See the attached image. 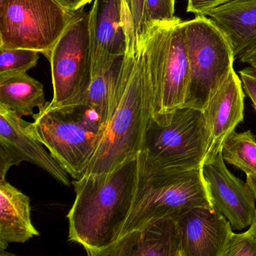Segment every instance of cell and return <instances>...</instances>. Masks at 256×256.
<instances>
[{
	"label": "cell",
	"mask_w": 256,
	"mask_h": 256,
	"mask_svg": "<svg viewBox=\"0 0 256 256\" xmlns=\"http://www.w3.org/2000/svg\"><path fill=\"white\" fill-rule=\"evenodd\" d=\"M152 120L145 33L135 48L125 54L111 114L84 176L111 172L136 158Z\"/></svg>",
	"instance_id": "obj_1"
},
{
	"label": "cell",
	"mask_w": 256,
	"mask_h": 256,
	"mask_svg": "<svg viewBox=\"0 0 256 256\" xmlns=\"http://www.w3.org/2000/svg\"><path fill=\"white\" fill-rule=\"evenodd\" d=\"M138 173V155L111 172L74 180L75 200L67 215L69 240L96 250L118 240L132 210Z\"/></svg>",
	"instance_id": "obj_2"
},
{
	"label": "cell",
	"mask_w": 256,
	"mask_h": 256,
	"mask_svg": "<svg viewBox=\"0 0 256 256\" xmlns=\"http://www.w3.org/2000/svg\"><path fill=\"white\" fill-rule=\"evenodd\" d=\"M198 207H212L201 168L158 170L148 165L139 153L135 198L121 236L159 220H175Z\"/></svg>",
	"instance_id": "obj_3"
},
{
	"label": "cell",
	"mask_w": 256,
	"mask_h": 256,
	"mask_svg": "<svg viewBox=\"0 0 256 256\" xmlns=\"http://www.w3.org/2000/svg\"><path fill=\"white\" fill-rule=\"evenodd\" d=\"M30 130L63 170L78 180L85 174L103 128L100 116L84 104L39 108Z\"/></svg>",
	"instance_id": "obj_4"
},
{
	"label": "cell",
	"mask_w": 256,
	"mask_h": 256,
	"mask_svg": "<svg viewBox=\"0 0 256 256\" xmlns=\"http://www.w3.org/2000/svg\"><path fill=\"white\" fill-rule=\"evenodd\" d=\"M153 120L161 126L183 108L187 96L189 67L183 21L153 24L146 32Z\"/></svg>",
	"instance_id": "obj_5"
},
{
	"label": "cell",
	"mask_w": 256,
	"mask_h": 256,
	"mask_svg": "<svg viewBox=\"0 0 256 256\" xmlns=\"http://www.w3.org/2000/svg\"><path fill=\"white\" fill-rule=\"evenodd\" d=\"M189 62L183 108L203 111L231 73L234 58L229 42L207 16L183 21Z\"/></svg>",
	"instance_id": "obj_6"
},
{
	"label": "cell",
	"mask_w": 256,
	"mask_h": 256,
	"mask_svg": "<svg viewBox=\"0 0 256 256\" xmlns=\"http://www.w3.org/2000/svg\"><path fill=\"white\" fill-rule=\"evenodd\" d=\"M208 146L202 111L183 108L173 114L171 121L165 126L152 120L140 153L153 168L189 171L201 168Z\"/></svg>",
	"instance_id": "obj_7"
},
{
	"label": "cell",
	"mask_w": 256,
	"mask_h": 256,
	"mask_svg": "<svg viewBox=\"0 0 256 256\" xmlns=\"http://www.w3.org/2000/svg\"><path fill=\"white\" fill-rule=\"evenodd\" d=\"M76 13L57 0H0V48L31 50L49 60Z\"/></svg>",
	"instance_id": "obj_8"
},
{
	"label": "cell",
	"mask_w": 256,
	"mask_h": 256,
	"mask_svg": "<svg viewBox=\"0 0 256 256\" xmlns=\"http://www.w3.org/2000/svg\"><path fill=\"white\" fill-rule=\"evenodd\" d=\"M54 106L74 104L92 80L89 12H77L53 48L49 58Z\"/></svg>",
	"instance_id": "obj_9"
},
{
	"label": "cell",
	"mask_w": 256,
	"mask_h": 256,
	"mask_svg": "<svg viewBox=\"0 0 256 256\" xmlns=\"http://www.w3.org/2000/svg\"><path fill=\"white\" fill-rule=\"evenodd\" d=\"M201 170L212 207L229 221L232 230L250 227L256 219L255 196L247 184L228 171L222 152L205 160Z\"/></svg>",
	"instance_id": "obj_10"
},
{
	"label": "cell",
	"mask_w": 256,
	"mask_h": 256,
	"mask_svg": "<svg viewBox=\"0 0 256 256\" xmlns=\"http://www.w3.org/2000/svg\"><path fill=\"white\" fill-rule=\"evenodd\" d=\"M181 256H222L233 231L213 207H198L175 220Z\"/></svg>",
	"instance_id": "obj_11"
},
{
	"label": "cell",
	"mask_w": 256,
	"mask_h": 256,
	"mask_svg": "<svg viewBox=\"0 0 256 256\" xmlns=\"http://www.w3.org/2000/svg\"><path fill=\"white\" fill-rule=\"evenodd\" d=\"M92 76L124 56L128 43L121 20V0H93L89 12Z\"/></svg>",
	"instance_id": "obj_12"
},
{
	"label": "cell",
	"mask_w": 256,
	"mask_h": 256,
	"mask_svg": "<svg viewBox=\"0 0 256 256\" xmlns=\"http://www.w3.org/2000/svg\"><path fill=\"white\" fill-rule=\"evenodd\" d=\"M86 251L88 256H181L177 224L172 219L154 221L105 248Z\"/></svg>",
	"instance_id": "obj_13"
},
{
	"label": "cell",
	"mask_w": 256,
	"mask_h": 256,
	"mask_svg": "<svg viewBox=\"0 0 256 256\" xmlns=\"http://www.w3.org/2000/svg\"><path fill=\"white\" fill-rule=\"evenodd\" d=\"M202 112L209 136L205 158L208 160L222 152L225 138L244 118L243 86L234 70L231 72Z\"/></svg>",
	"instance_id": "obj_14"
},
{
	"label": "cell",
	"mask_w": 256,
	"mask_h": 256,
	"mask_svg": "<svg viewBox=\"0 0 256 256\" xmlns=\"http://www.w3.org/2000/svg\"><path fill=\"white\" fill-rule=\"evenodd\" d=\"M0 146L12 152L20 164L24 161L31 162L62 184H71L69 174L35 136L30 123L3 106H0Z\"/></svg>",
	"instance_id": "obj_15"
},
{
	"label": "cell",
	"mask_w": 256,
	"mask_h": 256,
	"mask_svg": "<svg viewBox=\"0 0 256 256\" xmlns=\"http://www.w3.org/2000/svg\"><path fill=\"white\" fill-rule=\"evenodd\" d=\"M205 16L228 39L234 60L256 63V0H233Z\"/></svg>",
	"instance_id": "obj_16"
},
{
	"label": "cell",
	"mask_w": 256,
	"mask_h": 256,
	"mask_svg": "<svg viewBox=\"0 0 256 256\" xmlns=\"http://www.w3.org/2000/svg\"><path fill=\"white\" fill-rule=\"evenodd\" d=\"M39 232L31 219L30 198L7 180H0V251L9 244H24Z\"/></svg>",
	"instance_id": "obj_17"
},
{
	"label": "cell",
	"mask_w": 256,
	"mask_h": 256,
	"mask_svg": "<svg viewBox=\"0 0 256 256\" xmlns=\"http://www.w3.org/2000/svg\"><path fill=\"white\" fill-rule=\"evenodd\" d=\"M175 3L176 0H121L122 25L127 50L135 48L153 24L173 19Z\"/></svg>",
	"instance_id": "obj_18"
},
{
	"label": "cell",
	"mask_w": 256,
	"mask_h": 256,
	"mask_svg": "<svg viewBox=\"0 0 256 256\" xmlns=\"http://www.w3.org/2000/svg\"><path fill=\"white\" fill-rule=\"evenodd\" d=\"M46 103L43 85L27 74L0 76V106L22 118L33 117L35 108Z\"/></svg>",
	"instance_id": "obj_19"
},
{
	"label": "cell",
	"mask_w": 256,
	"mask_h": 256,
	"mask_svg": "<svg viewBox=\"0 0 256 256\" xmlns=\"http://www.w3.org/2000/svg\"><path fill=\"white\" fill-rule=\"evenodd\" d=\"M124 56L118 57L109 66L92 76L87 91L76 103L84 104L93 110L100 116L103 128L111 114Z\"/></svg>",
	"instance_id": "obj_20"
},
{
	"label": "cell",
	"mask_w": 256,
	"mask_h": 256,
	"mask_svg": "<svg viewBox=\"0 0 256 256\" xmlns=\"http://www.w3.org/2000/svg\"><path fill=\"white\" fill-rule=\"evenodd\" d=\"M224 160L246 173L256 176V140L251 130L233 131L222 148Z\"/></svg>",
	"instance_id": "obj_21"
},
{
	"label": "cell",
	"mask_w": 256,
	"mask_h": 256,
	"mask_svg": "<svg viewBox=\"0 0 256 256\" xmlns=\"http://www.w3.org/2000/svg\"><path fill=\"white\" fill-rule=\"evenodd\" d=\"M39 58V52L31 50L0 48V76L27 74Z\"/></svg>",
	"instance_id": "obj_22"
},
{
	"label": "cell",
	"mask_w": 256,
	"mask_h": 256,
	"mask_svg": "<svg viewBox=\"0 0 256 256\" xmlns=\"http://www.w3.org/2000/svg\"><path fill=\"white\" fill-rule=\"evenodd\" d=\"M222 256H256V240L247 232H233Z\"/></svg>",
	"instance_id": "obj_23"
},
{
	"label": "cell",
	"mask_w": 256,
	"mask_h": 256,
	"mask_svg": "<svg viewBox=\"0 0 256 256\" xmlns=\"http://www.w3.org/2000/svg\"><path fill=\"white\" fill-rule=\"evenodd\" d=\"M239 74L243 90L252 100V106L256 111V63L249 64Z\"/></svg>",
	"instance_id": "obj_24"
},
{
	"label": "cell",
	"mask_w": 256,
	"mask_h": 256,
	"mask_svg": "<svg viewBox=\"0 0 256 256\" xmlns=\"http://www.w3.org/2000/svg\"><path fill=\"white\" fill-rule=\"evenodd\" d=\"M233 0H188L186 12L197 16H205L209 12Z\"/></svg>",
	"instance_id": "obj_25"
},
{
	"label": "cell",
	"mask_w": 256,
	"mask_h": 256,
	"mask_svg": "<svg viewBox=\"0 0 256 256\" xmlns=\"http://www.w3.org/2000/svg\"><path fill=\"white\" fill-rule=\"evenodd\" d=\"M19 165V162L12 152L0 146V180H6V174L11 167Z\"/></svg>",
	"instance_id": "obj_26"
},
{
	"label": "cell",
	"mask_w": 256,
	"mask_h": 256,
	"mask_svg": "<svg viewBox=\"0 0 256 256\" xmlns=\"http://www.w3.org/2000/svg\"><path fill=\"white\" fill-rule=\"evenodd\" d=\"M62 6H64L68 10L73 12H78L82 10L86 4L93 0H57Z\"/></svg>",
	"instance_id": "obj_27"
},
{
	"label": "cell",
	"mask_w": 256,
	"mask_h": 256,
	"mask_svg": "<svg viewBox=\"0 0 256 256\" xmlns=\"http://www.w3.org/2000/svg\"><path fill=\"white\" fill-rule=\"evenodd\" d=\"M246 184L254 194L256 200V176L249 174L246 178Z\"/></svg>",
	"instance_id": "obj_28"
},
{
	"label": "cell",
	"mask_w": 256,
	"mask_h": 256,
	"mask_svg": "<svg viewBox=\"0 0 256 256\" xmlns=\"http://www.w3.org/2000/svg\"><path fill=\"white\" fill-rule=\"evenodd\" d=\"M247 232L254 239L256 240V219L254 221L253 224L251 225V226L249 227V230H248Z\"/></svg>",
	"instance_id": "obj_29"
},
{
	"label": "cell",
	"mask_w": 256,
	"mask_h": 256,
	"mask_svg": "<svg viewBox=\"0 0 256 256\" xmlns=\"http://www.w3.org/2000/svg\"><path fill=\"white\" fill-rule=\"evenodd\" d=\"M18 256L14 255V254H6V252H2L1 256Z\"/></svg>",
	"instance_id": "obj_30"
}]
</instances>
